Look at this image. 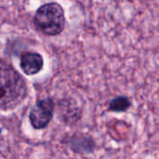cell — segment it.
I'll use <instances>...</instances> for the list:
<instances>
[{"label":"cell","instance_id":"3957f363","mask_svg":"<svg viewBox=\"0 0 159 159\" xmlns=\"http://www.w3.org/2000/svg\"><path fill=\"white\" fill-rule=\"evenodd\" d=\"M55 111L56 102L53 98L47 97L36 101L28 115L31 127L35 130L47 129L55 115Z\"/></svg>","mask_w":159,"mask_h":159},{"label":"cell","instance_id":"8992f818","mask_svg":"<svg viewBox=\"0 0 159 159\" xmlns=\"http://www.w3.org/2000/svg\"><path fill=\"white\" fill-rule=\"evenodd\" d=\"M20 68L27 76L38 75L44 68V58L36 51L24 50L20 54Z\"/></svg>","mask_w":159,"mask_h":159},{"label":"cell","instance_id":"5b68a950","mask_svg":"<svg viewBox=\"0 0 159 159\" xmlns=\"http://www.w3.org/2000/svg\"><path fill=\"white\" fill-rule=\"evenodd\" d=\"M61 143L70 151L78 155H90L97 149V143L93 137L84 132L68 134L63 137Z\"/></svg>","mask_w":159,"mask_h":159},{"label":"cell","instance_id":"6da1fadb","mask_svg":"<svg viewBox=\"0 0 159 159\" xmlns=\"http://www.w3.org/2000/svg\"><path fill=\"white\" fill-rule=\"evenodd\" d=\"M0 108L2 112H10L21 105L29 95L25 78L2 59L0 65Z\"/></svg>","mask_w":159,"mask_h":159},{"label":"cell","instance_id":"277c9868","mask_svg":"<svg viewBox=\"0 0 159 159\" xmlns=\"http://www.w3.org/2000/svg\"><path fill=\"white\" fill-rule=\"evenodd\" d=\"M58 120L63 125L73 127L82 118L83 110L77 101L72 97H63L56 102V111Z\"/></svg>","mask_w":159,"mask_h":159},{"label":"cell","instance_id":"52a82bcc","mask_svg":"<svg viewBox=\"0 0 159 159\" xmlns=\"http://www.w3.org/2000/svg\"><path fill=\"white\" fill-rule=\"evenodd\" d=\"M132 106V102L126 95H119L110 99L107 102V111L112 113H126Z\"/></svg>","mask_w":159,"mask_h":159},{"label":"cell","instance_id":"7a4b0ae2","mask_svg":"<svg viewBox=\"0 0 159 159\" xmlns=\"http://www.w3.org/2000/svg\"><path fill=\"white\" fill-rule=\"evenodd\" d=\"M33 20L35 28L47 36L61 34L66 26L64 9L57 2H48L41 5L35 10Z\"/></svg>","mask_w":159,"mask_h":159}]
</instances>
